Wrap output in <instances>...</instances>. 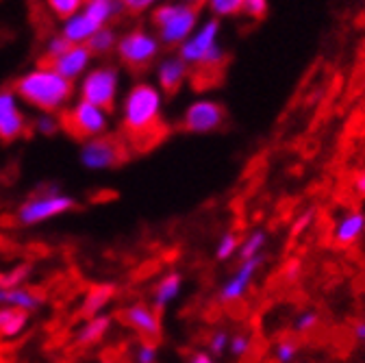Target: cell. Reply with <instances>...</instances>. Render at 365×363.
Instances as JSON below:
<instances>
[{
	"mask_svg": "<svg viewBox=\"0 0 365 363\" xmlns=\"http://www.w3.org/2000/svg\"><path fill=\"white\" fill-rule=\"evenodd\" d=\"M248 346H250L248 339L240 335V337H235V342H233V352H235V354H246V352H248Z\"/></svg>",
	"mask_w": 365,
	"mask_h": 363,
	"instance_id": "cell-36",
	"label": "cell"
},
{
	"mask_svg": "<svg viewBox=\"0 0 365 363\" xmlns=\"http://www.w3.org/2000/svg\"><path fill=\"white\" fill-rule=\"evenodd\" d=\"M224 344H226V335H224V333H217V335L211 337V350H213L215 354H220V352L224 350Z\"/></svg>",
	"mask_w": 365,
	"mask_h": 363,
	"instance_id": "cell-34",
	"label": "cell"
},
{
	"mask_svg": "<svg viewBox=\"0 0 365 363\" xmlns=\"http://www.w3.org/2000/svg\"><path fill=\"white\" fill-rule=\"evenodd\" d=\"M29 315L20 309H0V335L3 337H16L26 327Z\"/></svg>",
	"mask_w": 365,
	"mask_h": 363,
	"instance_id": "cell-18",
	"label": "cell"
},
{
	"mask_svg": "<svg viewBox=\"0 0 365 363\" xmlns=\"http://www.w3.org/2000/svg\"><path fill=\"white\" fill-rule=\"evenodd\" d=\"M363 224H365V220H363L361 213H350V215H346V218L341 220V224H339L337 233H335V244H337V246H348V244H352V242L359 237V233L363 231Z\"/></svg>",
	"mask_w": 365,
	"mask_h": 363,
	"instance_id": "cell-19",
	"label": "cell"
},
{
	"mask_svg": "<svg viewBox=\"0 0 365 363\" xmlns=\"http://www.w3.org/2000/svg\"><path fill=\"white\" fill-rule=\"evenodd\" d=\"M37 128H39L43 135H51V133H55V131H57V120H55L53 116L46 113V116H41V118H39Z\"/></svg>",
	"mask_w": 365,
	"mask_h": 363,
	"instance_id": "cell-31",
	"label": "cell"
},
{
	"mask_svg": "<svg viewBox=\"0 0 365 363\" xmlns=\"http://www.w3.org/2000/svg\"><path fill=\"white\" fill-rule=\"evenodd\" d=\"M222 122H224V109L217 103L202 101V103L192 105L185 111L182 128L192 133H209V131H215Z\"/></svg>",
	"mask_w": 365,
	"mask_h": 363,
	"instance_id": "cell-9",
	"label": "cell"
},
{
	"mask_svg": "<svg viewBox=\"0 0 365 363\" xmlns=\"http://www.w3.org/2000/svg\"><path fill=\"white\" fill-rule=\"evenodd\" d=\"M24 131V116L11 92H0V140L11 142Z\"/></svg>",
	"mask_w": 365,
	"mask_h": 363,
	"instance_id": "cell-10",
	"label": "cell"
},
{
	"mask_svg": "<svg viewBox=\"0 0 365 363\" xmlns=\"http://www.w3.org/2000/svg\"><path fill=\"white\" fill-rule=\"evenodd\" d=\"M215 37H217V22L205 24V29L196 37H192L190 41L182 44V48H180L182 61H187V63H202L205 57L209 55V51L215 46Z\"/></svg>",
	"mask_w": 365,
	"mask_h": 363,
	"instance_id": "cell-11",
	"label": "cell"
},
{
	"mask_svg": "<svg viewBox=\"0 0 365 363\" xmlns=\"http://www.w3.org/2000/svg\"><path fill=\"white\" fill-rule=\"evenodd\" d=\"M265 9H267V5L263 0H250V3H244V11H248L250 16H257V18H261Z\"/></svg>",
	"mask_w": 365,
	"mask_h": 363,
	"instance_id": "cell-32",
	"label": "cell"
},
{
	"mask_svg": "<svg viewBox=\"0 0 365 363\" xmlns=\"http://www.w3.org/2000/svg\"><path fill=\"white\" fill-rule=\"evenodd\" d=\"M16 92L41 111H57L72 96V81L63 78L53 68H39L16 83Z\"/></svg>",
	"mask_w": 365,
	"mask_h": 363,
	"instance_id": "cell-2",
	"label": "cell"
},
{
	"mask_svg": "<svg viewBox=\"0 0 365 363\" xmlns=\"http://www.w3.org/2000/svg\"><path fill=\"white\" fill-rule=\"evenodd\" d=\"M192 363H213V361H211V359H209L207 354H196Z\"/></svg>",
	"mask_w": 365,
	"mask_h": 363,
	"instance_id": "cell-39",
	"label": "cell"
},
{
	"mask_svg": "<svg viewBox=\"0 0 365 363\" xmlns=\"http://www.w3.org/2000/svg\"><path fill=\"white\" fill-rule=\"evenodd\" d=\"M237 242H240V240H237L235 235H226L224 242H222V246H220V250H217V257H220V259H226L228 255H231V252L235 250Z\"/></svg>",
	"mask_w": 365,
	"mask_h": 363,
	"instance_id": "cell-30",
	"label": "cell"
},
{
	"mask_svg": "<svg viewBox=\"0 0 365 363\" xmlns=\"http://www.w3.org/2000/svg\"><path fill=\"white\" fill-rule=\"evenodd\" d=\"M356 190H359L361 194H365V174L359 176V180H356Z\"/></svg>",
	"mask_w": 365,
	"mask_h": 363,
	"instance_id": "cell-38",
	"label": "cell"
},
{
	"mask_svg": "<svg viewBox=\"0 0 365 363\" xmlns=\"http://www.w3.org/2000/svg\"><path fill=\"white\" fill-rule=\"evenodd\" d=\"M118 94V72L113 68H96L87 72L81 85V101L101 109H111Z\"/></svg>",
	"mask_w": 365,
	"mask_h": 363,
	"instance_id": "cell-4",
	"label": "cell"
},
{
	"mask_svg": "<svg viewBox=\"0 0 365 363\" xmlns=\"http://www.w3.org/2000/svg\"><path fill=\"white\" fill-rule=\"evenodd\" d=\"M72 207H74V200L70 196L57 194V190H53L51 194L37 196V198L29 200L26 205H22L18 215H20L22 224H37V222H43L48 218H55V215L72 209Z\"/></svg>",
	"mask_w": 365,
	"mask_h": 363,
	"instance_id": "cell-7",
	"label": "cell"
},
{
	"mask_svg": "<svg viewBox=\"0 0 365 363\" xmlns=\"http://www.w3.org/2000/svg\"><path fill=\"white\" fill-rule=\"evenodd\" d=\"M113 44H115V35H113V31H109L105 26L87 41V48H89V53H107Z\"/></svg>",
	"mask_w": 365,
	"mask_h": 363,
	"instance_id": "cell-24",
	"label": "cell"
},
{
	"mask_svg": "<svg viewBox=\"0 0 365 363\" xmlns=\"http://www.w3.org/2000/svg\"><path fill=\"white\" fill-rule=\"evenodd\" d=\"M81 161L89 170H105L124 161V146L113 138H96L85 142L81 150Z\"/></svg>",
	"mask_w": 365,
	"mask_h": 363,
	"instance_id": "cell-6",
	"label": "cell"
},
{
	"mask_svg": "<svg viewBox=\"0 0 365 363\" xmlns=\"http://www.w3.org/2000/svg\"><path fill=\"white\" fill-rule=\"evenodd\" d=\"M122 7H126V9H133V11H140V9H146V7H150V3H148V0H142V3H137V0H128V3H122Z\"/></svg>",
	"mask_w": 365,
	"mask_h": 363,
	"instance_id": "cell-37",
	"label": "cell"
},
{
	"mask_svg": "<svg viewBox=\"0 0 365 363\" xmlns=\"http://www.w3.org/2000/svg\"><path fill=\"white\" fill-rule=\"evenodd\" d=\"M155 24L161 29V39L165 44L182 41L196 24V7L192 5H165L157 9Z\"/></svg>",
	"mask_w": 365,
	"mask_h": 363,
	"instance_id": "cell-5",
	"label": "cell"
},
{
	"mask_svg": "<svg viewBox=\"0 0 365 363\" xmlns=\"http://www.w3.org/2000/svg\"><path fill=\"white\" fill-rule=\"evenodd\" d=\"M107 329H109V317H96V320H91L83 331H81V335H78V342L81 344H94V342H98L105 333H107Z\"/></svg>",
	"mask_w": 365,
	"mask_h": 363,
	"instance_id": "cell-22",
	"label": "cell"
},
{
	"mask_svg": "<svg viewBox=\"0 0 365 363\" xmlns=\"http://www.w3.org/2000/svg\"><path fill=\"white\" fill-rule=\"evenodd\" d=\"M124 322L128 327H133L135 331H140L142 335L150 337V339H157L159 333H161V324H159V317L144 305H135V307H128L124 311Z\"/></svg>",
	"mask_w": 365,
	"mask_h": 363,
	"instance_id": "cell-13",
	"label": "cell"
},
{
	"mask_svg": "<svg viewBox=\"0 0 365 363\" xmlns=\"http://www.w3.org/2000/svg\"><path fill=\"white\" fill-rule=\"evenodd\" d=\"M315 322H317V317H315L313 313L302 315V317H300V322H298V329H300V331H309V329L315 327Z\"/></svg>",
	"mask_w": 365,
	"mask_h": 363,
	"instance_id": "cell-35",
	"label": "cell"
},
{
	"mask_svg": "<svg viewBox=\"0 0 365 363\" xmlns=\"http://www.w3.org/2000/svg\"><path fill=\"white\" fill-rule=\"evenodd\" d=\"M118 53L130 68H146L157 55V41L144 31H130L120 39Z\"/></svg>",
	"mask_w": 365,
	"mask_h": 363,
	"instance_id": "cell-8",
	"label": "cell"
},
{
	"mask_svg": "<svg viewBox=\"0 0 365 363\" xmlns=\"http://www.w3.org/2000/svg\"><path fill=\"white\" fill-rule=\"evenodd\" d=\"M178 287H180V277L168 275L157 287V307H165L170 300H174V296L178 294Z\"/></svg>",
	"mask_w": 365,
	"mask_h": 363,
	"instance_id": "cell-23",
	"label": "cell"
},
{
	"mask_svg": "<svg viewBox=\"0 0 365 363\" xmlns=\"http://www.w3.org/2000/svg\"><path fill=\"white\" fill-rule=\"evenodd\" d=\"M98 31H101V26L91 20L83 9L63 22V37L72 44V46H83V41H89Z\"/></svg>",
	"mask_w": 365,
	"mask_h": 363,
	"instance_id": "cell-14",
	"label": "cell"
},
{
	"mask_svg": "<svg viewBox=\"0 0 365 363\" xmlns=\"http://www.w3.org/2000/svg\"><path fill=\"white\" fill-rule=\"evenodd\" d=\"M185 63L178 61V59H172V61H165L161 68H159V83L163 87L165 94H174L176 89L180 87L182 78H185Z\"/></svg>",
	"mask_w": 365,
	"mask_h": 363,
	"instance_id": "cell-17",
	"label": "cell"
},
{
	"mask_svg": "<svg viewBox=\"0 0 365 363\" xmlns=\"http://www.w3.org/2000/svg\"><path fill=\"white\" fill-rule=\"evenodd\" d=\"M155 357H157V348L153 344H144L137 350V363H155Z\"/></svg>",
	"mask_w": 365,
	"mask_h": 363,
	"instance_id": "cell-29",
	"label": "cell"
},
{
	"mask_svg": "<svg viewBox=\"0 0 365 363\" xmlns=\"http://www.w3.org/2000/svg\"><path fill=\"white\" fill-rule=\"evenodd\" d=\"M263 233H257V235H252L250 237V242L242 248V257H244V261H248V259H252L255 257V252L261 248V244H263Z\"/></svg>",
	"mask_w": 365,
	"mask_h": 363,
	"instance_id": "cell-28",
	"label": "cell"
},
{
	"mask_svg": "<svg viewBox=\"0 0 365 363\" xmlns=\"http://www.w3.org/2000/svg\"><path fill=\"white\" fill-rule=\"evenodd\" d=\"M356 335H359V339H365V322L356 324Z\"/></svg>",
	"mask_w": 365,
	"mask_h": 363,
	"instance_id": "cell-40",
	"label": "cell"
},
{
	"mask_svg": "<svg viewBox=\"0 0 365 363\" xmlns=\"http://www.w3.org/2000/svg\"><path fill=\"white\" fill-rule=\"evenodd\" d=\"M107 124L109 116L105 109L83 101L61 116V126L76 140H96L101 133H105Z\"/></svg>",
	"mask_w": 365,
	"mask_h": 363,
	"instance_id": "cell-3",
	"label": "cell"
},
{
	"mask_svg": "<svg viewBox=\"0 0 365 363\" xmlns=\"http://www.w3.org/2000/svg\"><path fill=\"white\" fill-rule=\"evenodd\" d=\"M296 348H298L296 342H283V344L279 346V357H281V361H289V359L294 357Z\"/></svg>",
	"mask_w": 365,
	"mask_h": 363,
	"instance_id": "cell-33",
	"label": "cell"
},
{
	"mask_svg": "<svg viewBox=\"0 0 365 363\" xmlns=\"http://www.w3.org/2000/svg\"><path fill=\"white\" fill-rule=\"evenodd\" d=\"M259 263H261V257H252V259H248V261L242 265V270L237 272V277L224 287V292H222V300H226V302L237 300V298L244 294V290H246V285H248V281H250V277H252V272L257 270V265H259Z\"/></svg>",
	"mask_w": 365,
	"mask_h": 363,
	"instance_id": "cell-15",
	"label": "cell"
},
{
	"mask_svg": "<svg viewBox=\"0 0 365 363\" xmlns=\"http://www.w3.org/2000/svg\"><path fill=\"white\" fill-rule=\"evenodd\" d=\"M211 9L215 14H235L240 9H244V3H240V0H213L211 3Z\"/></svg>",
	"mask_w": 365,
	"mask_h": 363,
	"instance_id": "cell-26",
	"label": "cell"
},
{
	"mask_svg": "<svg viewBox=\"0 0 365 363\" xmlns=\"http://www.w3.org/2000/svg\"><path fill=\"white\" fill-rule=\"evenodd\" d=\"M124 133L137 148H148L163 138L161 94L148 83L135 85L124 101Z\"/></svg>",
	"mask_w": 365,
	"mask_h": 363,
	"instance_id": "cell-1",
	"label": "cell"
},
{
	"mask_svg": "<svg viewBox=\"0 0 365 363\" xmlns=\"http://www.w3.org/2000/svg\"><path fill=\"white\" fill-rule=\"evenodd\" d=\"M120 5L115 3H109V0H91V3H87L83 7V11L94 20L101 29H105V24L109 22V18L113 16V11L118 9Z\"/></svg>",
	"mask_w": 365,
	"mask_h": 363,
	"instance_id": "cell-21",
	"label": "cell"
},
{
	"mask_svg": "<svg viewBox=\"0 0 365 363\" xmlns=\"http://www.w3.org/2000/svg\"><path fill=\"white\" fill-rule=\"evenodd\" d=\"M89 59H91V53H89L87 46H72L68 53H63L61 57L53 59L51 66H53V70L57 74H61L63 78L72 81L78 74H83V70L87 68Z\"/></svg>",
	"mask_w": 365,
	"mask_h": 363,
	"instance_id": "cell-12",
	"label": "cell"
},
{
	"mask_svg": "<svg viewBox=\"0 0 365 363\" xmlns=\"http://www.w3.org/2000/svg\"><path fill=\"white\" fill-rule=\"evenodd\" d=\"M51 9L57 14V16H61V18H72V16H76L81 9H83V3L81 0H53L51 3Z\"/></svg>",
	"mask_w": 365,
	"mask_h": 363,
	"instance_id": "cell-25",
	"label": "cell"
},
{
	"mask_svg": "<svg viewBox=\"0 0 365 363\" xmlns=\"http://www.w3.org/2000/svg\"><path fill=\"white\" fill-rule=\"evenodd\" d=\"M113 296V287L111 285H96V287H91L87 292V298L83 302V311L87 315H94L98 309H103Z\"/></svg>",
	"mask_w": 365,
	"mask_h": 363,
	"instance_id": "cell-20",
	"label": "cell"
},
{
	"mask_svg": "<svg viewBox=\"0 0 365 363\" xmlns=\"http://www.w3.org/2000/svg\"><path fill=\"white\" fill-rule=\"evenodd\" d=\"M0 305H5L9 309H20V311H33L39 307V298L24 287H11V290L0 287Z\"/></svg>",
	"mask_w": 365,
	"mask_h": 363,
	"instance_id": "cell-16",
	"label": "cell"
},
{
	"mask_svg": "<svg viewBox=\"0 0 365 363\" xmlns=\"http://www.w3.org/2000/svg\"><path fill=\"white\" fill-rule=\"evenodd\" d=\"M72 48V44L61 35V37H53L51 39V44H48V55L53 57V59H57V57H61L63 53H68Z\"/></svg>",
	"mask_w": 365,
	"mask_h": 363,
	"instance_id": "cell-27",
	"label": "cell"
}]
</instances>
